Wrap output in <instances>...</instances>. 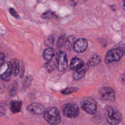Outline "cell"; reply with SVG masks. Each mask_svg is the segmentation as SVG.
<instances>
[{"label": "cell", "mask_w": 125, "mask_h": 125, "mask_svg": "<svg viewBox=\"0 0 125 125\" xmlns=\"http://www.w3.org/2000/svg\"><path fill=\"white\" fill-rule=\"evenodd\" d=\"M104 116L107 122L111 125H117L122 119L121 114L118 109L110 105L105 107Z\"/></svg>", "instance_id": "6da1fadb"}, {"label": "cell", "mask_w": 125, "mask_h": 125, "mask_svg": "<svg viewBox=\"0 0 125 125\" xmlns=\"http://www.w3.org/2000/svg\"><path fill=\"white\" fill-rule=\"evenodd\" d=\"M43 118L51 125H58L61 121V115L59 110L55 107H49L45 109Z\"/></svg>", "instance_id": "7a4b0ae2"}, {"label": "cell", "mask_w": 125, "mask_h": 125, "mask_svg": "<svg viewBox=\"0 0 125 125\" xmlns=\"http://www.w3.org/2000/svg\"><path fill=\"white\" fill-rule=\"evenodd\" d=\"M125 53L124 47H119L109 50L104 58V62L108 64L114 61H119L123 56Z\"/></svg>", "instance_id": "3957f363"}, {"label": "cell", "mask_w": 125, "mask_h": 125, "mask_svg": "<svg viewBox=\"0 0 125 125\" xmlns=\"http://www.w3.org/2000/svg\"><path fill=\"white\" fill-rule=\"evenodd\" d=\"M82 109L89 114H94L97 110V104L91 97H85L81 102Z\"/></svg>", "instance_id": "277c9868"}, {"label": "cell", "mask_w": 125, "mask_h": 125, "mask_svg": "<svg viewBox=\"0 0 125 125\" xmlns=\"http://www.w3.org/2000/svg\"><path fill=\"white\" fill-rule=\"evenodd\" d=\"M62 111L64 115L70 119L76 118L80 113L79 107L73 103H69L65 104L63 107Z\"/></svg>", "instance_id": "5b68a950"}, {"label": "cell", "mask_w": 125, "mask_h": 125, "mask_svg": "<svg viewBox=\"0 0 125 125\" xmlns=\"http://www.w3.org/2000/svg\"><path fill=\"white\" fill-rule=\"evenodd\" d=\"M56 67L59 71H64L67 67V59L66 53L64 51H59L56 58Z\"/></svg>", "instance_id": "8992f818"}, {"label": "cell", "mask_w": 125, "mask_h": 125, "mask_svg": "<svg viewBox=\"0 0 125 125\" xmlns=\"http://www.w3.org/2000/svg\"><path fill=\"white\" fill-rule=\"evenodd\" d=\"M12 74V71L10 62H4L0 66V79L8 82L10 80Z\"/></svg>", "instance_id": "52a82bcc"}, {"label": "cell", "mask_w": 125, "mask_h": 125, "mask_svg": "<svg viewBox=\"0 0 125 125\" xmlns=\"http://www.w3.org/2000/svg\"><path fill=\"white\" fill-rule=\"evenodd\" d=\"M99 97L103 101L113 102L115 98V92L111 87H104L100 89Z\"/></svg>", "instance_id": "ba28073f"}, {"label": "cell", "mask_w": 125, "mask_h": 125, "mask_svg": "<svg viewBox=\"0 0 125 125\" xmlns=\"http://www.w3.org/2000/svg\"><path fill=\"white\" fill-rule=\"evenodd\" d=\"M88 42L84 38H79L76 40L73 48L74 51L77 53H81L84 52L87 48Z\"/></svg>", "instance_id": "9c48e42d"}, {"label": "cell", "mask_w": 125, "mask_h": 125, "mask_svg": "<svg viewBox=\"0 0 125 125\" xmlns=\"http://www.w3.org/2000/svg\"><path fill=\"white\" fill-rule=\"evenodd\" d=\"M27 109L29 112L37 115H41L43 113L45 109L42 104L38 103H33L30 104L27 106Z\"/></svg>", "instance_id": "30bf717a"}, {"label": "cell", "mask_w": 125, "mask_h": 125, "mask_svg": "<svg viewBox=\"0 0 125 125\" xmlns=\"http://www.w3.org/2000/svg\"><path fill=\"white\" fill-rule=\"evenodd\" d=\"M89 66L87 63L84 64L80 69L74 71L73 73V78L75 80H79L83 78L85 74V72L88 69Z\"/></svg>", "instance_id": "8fae6325"}, {"label": "cell", "mask_w": 125, "mask_h": 125, "mask_svg": "<svg viewBox=\"0 0 125 125\" xmlns=\"http://www.w3.org/2000/svg\"><path fill=\"white\" fill-rule=\"evenodd\" d=\"M84 64V62L82 59L77 57H74L71 61L69 67L71 70L76 71L81 68Z\"/></svg>", "instance_id": "7c38bea8"}, {"label": "cell", "mask_w": 125, "mask_h": 125, "mask_svg": "<svg viewBox=\"0 0 125 125\" xmlns=\"http://www.w3.org/2000/svg\"><path fill=\"white\" fill-rule=\"evenodd\" d=\"M22 102L21 101L13 100L10 103V109L13 114L19 113L21 109Z\"/></svg>", "instance_id": "4fadbf2b"}, {"label": "cell", "mask_w": 125, "mask_h": 125, "mask_svg": "<svg viewBox=\"0 0 125 125\" xmlns=\"http://www.w3.org/2000/svg\"><path fill=\"white\" fill-rule=\"evenodd\" d=\"M11 67H12V74L14 76H16L19 74L20 71V63L18 59H14L12 60L11 62H10Z\"/></svg>", "instance_id": "5bb4252c"}, {"label": "cell", "mask_w": 125, "mask_h": 125, "mask_svg": "<svg viewBox=\"0 0 125 125\" xmlns=\"http://www.w3.org/2000/svg\"><path fill=\"white\" fill-rule=\"evenodd\" d=\"M55 53L52 47H48L45 49L42 53V57L44 60L46 61L51 60L54 56Z\"/></svg>", "instance_id": "9a60e30c"}, {"label": "cell", "mask_w": 125, "mask_h": 125, "mask_svg": "<svg viewBox=\"0 0 125 125\" xmlns=\"http://www.w3.org/2000/svg\"><path fill=\"white\" fill-rule=\"evenodd\" d=\"M101 62V57L99 55L95 54L93 55L89 59L87 64H88L89 66L93 67L99 64Z\"/></svg>", "instance_id": "2e32d148"}, {"label": "cell", "mask_w": 125, "mask_h": 125, "mask_svg": "<svg viewBox=\"0 0 125 125\" xmlns=\"http://www.w3.org/2000/svg\"><path fill=\"white\" fill-rule=\"evenodd\" d=\"M18 83L16 81H14L9 86L8 88V94L10 96L15 95L18 91Z\"/></svg>", "instance_id": "e0dca14e"}, {"label": "cell", "mask_w": 125, "mask_h": 125, "mask_svg": "<svg viewBox=\"0 0 125 125\" xmlns=\"http://www.w3.org/2000/svg\"><path fill=\"white\" fill-rule=\"evenodd\" d=\"M75 41V38L74 36H70L66 38V41L64 43L65 48L67 50H70L73 47Z\"/></svg>", "instance_id": "ac0fdd59"}, {"label": "cell", "mask_w": 125, "mask_h": 125, "mask_svg": "<svg viewBox=\"0 0 125 125\" xmlns=\"http://www.w3.org/2000/svg\"><path fill=\"white\" fill-rule=\"evenodd\" d=\"M55 67L56 65L55 63L51 60L47 61L44 65V67L45 69L49 73L53 72L54 70Z\"/></svg>", "instance_id": "d6986e66"}, {"label": "cell", "mask_w": 125, "mask_h": 125, "mask_svg": "<svg viewBox=\"0 0 125 125\" xmlns=\"http://www.w3.org/2000/svg\"><path fill=\"white\" fill-rule=\"evenodd\" d=\"M41 17L45 20H51L56 17V15L54 12L52 11H47L43 13Z\"/></svg>", "instance_id": "ffe728a7"}, {"label": "cell", "mask_w": 125, "mask_h": 125, "mask_svg": "<svg viewBox=\"0 0 125 125\" xmlns=\"http://www.w3.org/2000/svg\"><path fill=\"white\" fill-rule=\"evenodd\" d=\"M32 80L33 77L32 76L29 75L26 76L22 81V86L25 88L29 87L31 85Z\"/></svg>", "instance_id": "44dd1931"}, {"label": "cell", "mask_w": 125, "mask_h": 125, "mask_svg": "<svg viewBox=\"0 0 125 125\" xmlns=\"http://www.w3.org/2000/svg\"><path fill=\"white\" fill-rule=\"evenodd\" d=\"M55 41V39L54 36H49L45 40L44 42V44L46 46H48V47H51L54 44Z\"/></svg>", "instance_id": "7402d4cb"}, {"label": "cell", "mask_w": 125, "mask_h": 125, "mask_svg": "<svg viewBox=\"0 0 125 125\" xmlns=\"http://www.w3.org/2000/svg\"><path fill=\"white\" fill-rule=\"evenodd\" d=\"M78 90V88L75 87H67L62 91V93L64 95H68L76 92Z\"/></svg>", "instance_id": "603a6c76"}, {"label": "cell", "mask_w": 125, "mask_h": 125, "mask_svg": "<svg viewBox=\"0 0 125 125\" xmlns=\"http://www.w3.org/2000/svg\"><path fill=\"white\" fill-rule=\"evenodd\" d=\"M66 38L64 36H60L58 38L56 43L57 47L58 48H61L63 45H64L66 41Z\"/></svg>", "instance_id": "cb8c5ba5"}, {"label": "cell", "mask_w": 125, "mask_h": 125, "mask_svg": "<svg viewBox=\"0 0 125 125\" xmlns=\"http://www.w3.org/2000/svg\"><path fill=\"white\" fill-rule=\"evenodd\" d=\"M9 12L10 13V14L16 18V19H19L20 18V16L17 13V12L13 8H10L9 9Z\"/></svg>", "instance_id": "d4e9b609"}, {"label": "cell", "mask_w": 125, "mask_h": 125, "mask_svg": "<svg viewBox=\"0 0 125 125\" xmlns=\"http://www.w3.org/2000/svg\"><path fill=\"white\" fill-rule=\"evenodd\" d=\"M5 54L3 52H0V66L4 62Z\"/></svg>", "instance_id": "484cf974"}, {"label": "cell", "mask_w": 125, "mask_h": 125, "mask_svg": "<svg viewBox=\"0 0 125 125\" xmlns=\"http://www.w3.org/2000/svg\"><path fill=\"white\" fill-rule=\"evenodd\" d=\"M24 67L23 64H22V65H21V67L20 71V73H19L20 78L23 77V75H24Z\"/></svg>", "instance_id": "4316f807"}, {"label": "cell", "mask_w": 125, "mask_h": 125, "mask_svg": "<svg viewBox=\"0 0 125 125\" xmlns=\"http://www.w3.org/2000/svg\"><path fill=\"white\" fill-rule=\"evenodd\" d=\"M5 109L2 106H0V117L4 115L5 114Z\"/></svg>", "instance_id": "83f0119b"}, {"label": "cell", "mask_w": 125, "mask_h": 125, "mask_svg": "<svg viewBox=\"0 0 125 125\" xmlns=\"http://www.w3.org/2000/svg\"><path fill=\"white\" fill-rule=\"evenodd\" d=\"M78 0H70L69 1L70 4L71 5H73V6H75L78 3Z\"/></svg>", "instance_id": "f1b7e54d"}]
</instances>
